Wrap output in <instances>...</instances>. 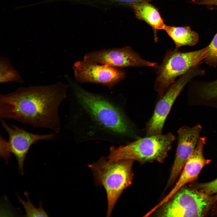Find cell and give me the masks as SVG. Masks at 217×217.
Returning a JSON list of instances; mask_svg holds the SVG:
<instances>
[{"mask_svg":"<svg viewBox=\"0 0 217 217\" xmlns=\"http://www.w3.org/2000/svg\"><path fill=\"white\" fill-rule=\"evenodd\" d=\"M202 130L200 125L193 127L184 126L178 131V143L176 156L166 189L174 183L181 173L194 152Z\"/></svg>","mask_w":217,"mask_h":217,"instance_id":"11","label":"cell"},{"mask_svg":"<svg viewBox=\"0 0 217 217\" xmlns=\"http://www.w3.org/2000/svg\"><path fill=\"white\" fill-rule=\"evenodd\" d=\"M196 187L208 194H217V178L210 182L198 184L196 185Z\"/></svg>","mask_w":217,"mask_h":217,"instance_id":"19","label":"cell"},{"mask_svg":"<svg viewBox=\"0 0 217 217\" xmlns=\"http://www.w3.org/2000/svg\"><path fill=\"white\" fill-rule=\"evenodd\" d=\"M217 201V194H209L195 187L181 188L157 209L156 215L165 217L205 216Z\"/></svg>","mask_w":217,"mask_h":217,"instance_id":"5","label":"cell"},{"mask_svg":"<svg viewBox=\"0 0 217 217\" xmlns=\"http://www.w3.org/2000/svg\"><path fill=\"white\" fill-rule=\"evenodd\" d=\"M14 82L22 83V77L12 65L7 57L1 56L0 58V82Z\"/></svg>","mask_w":217,"mask_h":217,"instance_id":"15","label":"cell"},{"mask_svg":"<svg viewBox=\"0 0 217 217\" xmlns=\"http://www.w3.org/2000/svg\"><path fill=\"white\" fill-rule=\"evenodd\" d=\"M197 73L193 70L188 71L171 84L160 97L146 125L147 136L161 134L165 119L174 102L186 84Z\"/></svg>","mask_w":217,"mask_h":217,"instance_id":"9","label":"cell"},{"mask_svg":"<svg viewBox=\"0 0 217 217\" xmlns=\"http://www.w3.org/2000/svg\"><path fill=\"white\" fill-rule=\"evenodd\" d=\"M67 78L70 92L67 126L75 142L115 143L120 137L129 133L128 125L116 97L90 92L75 80Z\"/></svg>","mask_w":217,"mask_h":217,"instance_id":"1","label":"cell"},{"mask_svg":"<svg viewBox=\"0 0 217 217\" xmlns=\"http://www.w3.org/2000/svg\"><path fill=\"white\" fill-rule=\"evenodd\" d=\"M69 85L61 82L46 86L21 87L0 94V118L11 119L35 128L59 133V110L67 97Z\"/></svg>","mask_w":217,"mask_h":217,"instance_id":"2","label":"cell"},{"mask_svg":"<svg viewBox=\"0 0 217 217\" xmlns=\"http://www.w3.org/2000/svg\"><path fill=\"white\" fill-rule=\"evenodd\" d=\"M72 69L75 80L78 83L99 84L111 90L126 76L121 68L84 60L75 61Z\"/></svg>","mask_w":217,"mask_h":217,"instance_id":"7","label":"cell"},{"mask_svg":"<svg viewBox=\"0 0 217 217\" xmlns=\"http://www.w3.org/2000/svg\"><path fill=\"white\" fill-rule=\"evenodd\" d=\"M134 161L123 159L111 161L107 157L102 156L97 162L88 165L93 172L95 184L98 186H103L106 191L107 217L111 216L121 194L132 184Z\"/></svg>","mask_w":217,"mask_h":217,"instance_id":"3","label":"cell"},{"mask_svg":"<svg viewBox=\"0 0 217 217\" xmlns=\"http://www.w3.org/2000/svg\"><path fill=\"white\" fill-rule=\"evenodd\" d=\"M0 156L7 161L10 157L11 153L8 140L1 135L0 137Z\"/></svg>","mask_w":217,"mask_h":217,"instance_id":"20","label":"cell"},{"mask_svg":"<svg viewBox=\"0 0 217 217\" xmlns=\"http://www.w3.org/2000/svg\"><path fill=\"white\" fill-rule=\"evenodd\" d=\"M26 196L27 201L23 200L18 196L17 197L19 201L22 205L26 212V217H48V214L43 209L42 202L39 203V207L36 208L32 203L29 198L27 193H24Z\"/></svg>","mask_w":217,"mask_h":217,"instance_id":"16","label":"cell"},{"mask_svg":"<svg viewBox=\"0 0 217 217\" xmlns=\"http://www.w3.org/2000/svg\"><path fill=\"white\" fill-rule=\"evenodd\" d=\"M208 46L191 52H182L178 49L167 52L163 61L157 67L154 84L155 90L160 97L178 77L184 74L205 59Z\"/></svg>","mask_w":217,"mask_h":217,"instance_id":"6","label":"cell"},{"mask_svg":"<svg viewBox=\"0 0 217 217\" xmlns=\"http://www.w3.org/2000/svg\"><path fill=\"white\" fill-rule=\"evenodd\" d=\"M208 46L205 61L207 64L215 66L217 64V33Z\"/></svg>","mask_w":217,"mask_h":217,"instance_id":"18","label":"cell"},{"mask_svg":"<svg viewBox=\"0 0 217 217\" xmlns=\"http://www.w3.org/2000/svg\"><path fill=\"white\" fill-rule=\"evenodd\" d=\"M137 17L151 26L155 31L164 30L166 25L158 10L146 1L129 4Z\"/></svg>","mask_w":217,"mask_h":217,"instance_id":"13","label":"cell"},{"mask_svg":"<svg viewBox=\"0 0 217 217\" xmlns=\"http://www.w3.org/2000/svg\"><path fill=\"white\" fill-rule=\"evenodd\" d=\"M1 121L2 127L8 135V141L11 153L15 157L19 171L23 175L24 162L31 146L39 140H53L56 134H34L15 125L10 126L4 120H1Z\"/></svg>","mask_w":217,"mask_h":217,"instance_id":"10","label":"cell"},{"mask_svg":"<svg viewBox=\"0 0 217 217\" xmlns=\"http://www.w3.org/2000/svg\"><path fill=\"white\" fill-rule=\"evenodd\" d=\"M106 4L113 5L116 3H128L129 4L133 3L139 2L147 0H96Z\"/></svg>","mask_w":217,"mask_h":217,"instance_id":"21","label":"cell"},{"mask_svg":"<svg viewBox=\"0 0 217 217\" xmlns=\"http://www.w3.org/2000/svg\"><path fill=\"white\" fill-rule=\"evenodd\" d=\"M206 141V137H199L195 150L185 164L176 185L167 196L154 207L155 209L166 202L185 184L197 179L203 168L211 162V160L205 158L203 155Z\"/></svg>","mask_w":217,"mask_h":217,"instance_id":"12","label":"cell"},{"mask_svg":"<svg viewBox=\"0 0 217 217\" xmlns=\"http://www.w3.org/2000/svg\"><path fill=\"white\" fill-rule=\"evenodd\" d=\"M164 30L174 42L176 49L183 46H193L199 40L198 33L192 30L189 27H175L166 25Z\"/></svg>","mask_w":217,"mask_h":217,"instance_id":"14","label":"cell"},{"mask_svg":"<svg viewBox=\"0 0 217 217\" xmlns=\"http://www.w3.org/2000/svg\"><path fill=\"white\" fill-rule=\"evenodd\" d=\"M198 3L202 5L217 6V0H203Z\"/></svg>","mask_w":217,"mask_h":217,"instance_id":"22","label":"cell"},{"mask_svg":"<svg viewBox=\"0 0 217 217\" xmlns=\"http://www.w3.org/2000/svg\"><path fill=\"white\" fill-rule=\"evenodd\" d=\"M200 94L205 100L217 101V80L205 85L200 90Z\"/></svg>","mask_w":217,"mask_h":217,"instance_id":"17","label":"cell"},{"mask_svg":"<svg viewBox=\"0 0 217 217\" xmlns=\"http://www.w3.org/2000/svg\"><path fill=\"white\" fill-rule=\"evenodd\" d=\"M83 60L120 68L128 67L158 66L157 63L143 59L127 46L90 52L85 54Z\"/></svg>","mask_w":217,"mask_h":217,"instance_id":"8","label":"cell"},{"mask_svg":"<svg viewBox=\"0 0 217 217\" xmlns=\"http://www.w3.org/2000/svg\"><path fill=\"white\" fill-rule=\"evenodd\" d=\"M175 137L171 133L140 138L125 145L112 146L107 158L111 161L123 159L162 162L167 155Z\"/></svg>","mask_w":217,"mask_h":217,"instance_id":"4","label":"cell"}]
</instances>
